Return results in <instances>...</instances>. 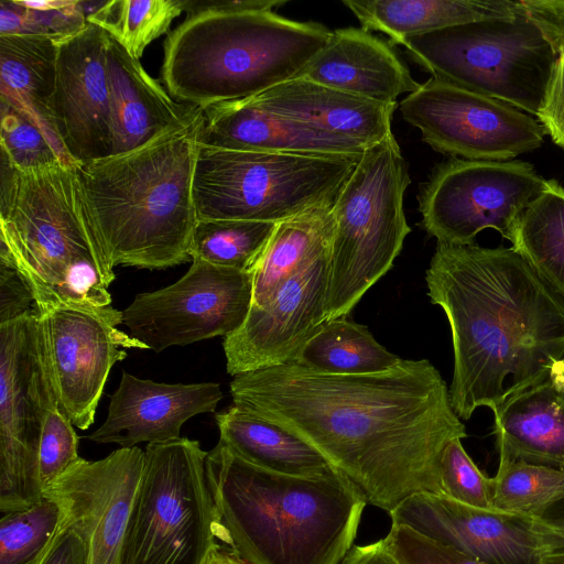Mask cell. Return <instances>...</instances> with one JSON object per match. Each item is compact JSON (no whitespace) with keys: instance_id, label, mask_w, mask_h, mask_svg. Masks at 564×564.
Here are the masks:
<instances>
[{"instance_id":"1","label":"cell","mask_w":564,"mask_h":564,"mask_svg":"<svg viewBox=\"0 0 564 564\" xmlns=\"http://www.w3.org/2000/svg\"><path fill=\"white\" fill-rule=\"evenodd\" d=\"M230 394L236 406L313 446L388 513L413 495H444L442 454L467 436L427 359L354 376L289 362L235 376Z\"/></svg>"},{"instance_id":"2","label":"cell","mask_w":564,"mask_h":564,"mask_svg":"<svg viewBox=\"0 0 564 564\" xmlns=\"http://www.w3.org/2000/svg\"><path fill=\"white\" fill-rule=\"evenodd\" d=\"M425 281L451 327L459 419L495 411L564 360V296L512 247L437 243Z\"/></svg>"},{"instance_id":"3","label":"cell","mask_w":564,"mask_h":564,"mask_svg":"<svg viewBox=\"0 0 564 564\" xmlns=\"http://www.w3.org/2000/svg\"><path fill=\"white\" fill-rule=\"evenodd\" d=\"M206 477L220 541L249 564H339L368 505L337 469L312 477L259 468L221 442Z\"/></svg>"},{"instance_id":"4","label":"cell","mask_w":564,"mask_h":564,"mask_svg":"<svg viewBox=\"0 0 564 564\" xmlns=\"http://www.w3.org/2000/svg\"><path fill=\"white\" fill-rule=\"evenodd\" d=\"M203 120L199 109L137 149L76 166L90 223L113 269L192 261L193 178Z\"/></svg>"},{"instance_id":"5","label":"cell","mask_w":564,"mask_h":564,"mask_svg":"<svg viewBox=\"0 0 564 564\" xmlns=\"http://www.w3.org/2000/svg\"><path fill=\"white\" fill-rule=\"evenodd\" d=\"M0 262L22 275L37 314L111 304L116 274L90 223L76 166L18 170L0 193Z\"/></svg>"},{"instance_id":"6","label":"cell","mask_w":564,"mask_h":564,"mask_svg":"<svg viewBox=\"0 0 564 564\" xmlns=\"http://www.w3.org/2000/svg\"><path fill=\"white\" fill-rule=\"evenodd\" d=\"M333 31L273 11L187 17L164 42L161 77L172 98L202 109L297 78Z\"/></svg>"},{"instance_id":"7","label":"cell","mask_w":564,"mask_h":564,"mask_svg":"<svg viewBox=\"0 0 564 564\" xmlns=\"http://www.w3.org/2000/svg\"><path fill=\"white\" fill-rule=\"evenodd\" d=\"M411 183L394 135L365 151L335 202L327 321L349 315L393 265L411 232L403 197Z\"/></svg>"},{"instance_id":"8","label":"cell","mask_w":564,"mask_h":564,"mask_svg":"<svg viewBox=\"0 0 564 564\" xmlns=\"http://www.w3.org/2000/svg\"><path fill=\"white\" fill-rule=\"evenodd\" d=\"M358 161L199 143L193 178L196 218L280 223L333 204Z\"/></svg>"},{"instance_id":"9","label":"cell","mask_w":564,"mask_h":564,"mask_svg":"<svg viewBox=\"0 0 564 564\" xmlns=\"http://www.w3.org/2000/svg\"><path fill=\"white\" fill-rule=\"evenodd\" d=\"M206 456L188 437L147 445L121 564H206L220 546Z\"/></svg>"},{"instance_id":"10","label":"cell","mask_w":564,"mask_h":564,"mask_svg":"<svg viewBox=\"0 0 564 564\" xmlns=\"http://www.w3.org/2000/svg\"><path fill=\"white\" fill-rule=\"evenodd\" d=\"M402 45L432 77L492 97L533 117L557 58L523 8L513 19L454 25L414 35Z\"/></svg>"},{"instance_id":"11","label":"cell","mask_w":564,"mask_h":564,"mask_svg":"<svg viewBox=\"0 0 564 564\" xmlns=\"http://www.w3.org/2000/svg\"><path fill=\"white\" fill-rule=\"evenodd\" d=\"M54 391L35 308L0 325V511L43 497L39 451L47 401Z\"/></svg>"},{"instance_id":"12","label":"cell","mask_w":564,"mask_h":564,"mask_svg":"<svg viewBox=\"0 0 564 564\" xmlns=\"http://www.w3.org/2000/svg\"><path fill=\"white\" fill-rule=\"evenodd\" d=\"M546 182L523 161L451 159L438 164L421 188V226L443 245H471L488 228L509 239Z\"/></svg>"},{"instance_id":"13","label":"cell","mask_w":564,"mask_h":564,"mask_svg":"<svg viewBox=\"0 0 564 564\" xmlns=\"http://www.w3.org/2000/svg\"><path fill=\"white\" fill-rule=\"evenodd\" d=\"M399 108L434 151L466 160L508 161L540 148L546 134L533 116L435 77Z\"/></svg>"},{"instance_id":"14","label":"cell","mask_w":564,"mask_h":564,"mask_svg":"<svg viewBox=\"0 0 564 564\" xmlns=\"http://www.w3.org/2000/svg\"><path fill=\"white\" fill-rule=\"evenodd\" d=\"M252 301V273L195 259L163 289L137 294L122 311L130 335L155 352L235 333Z\"/></svg>"},{"instance_id":"15","label":"cell","mask_w":564,"mask_h":564,"mask_svg":"<svg viewBox=\"0 0 564 564\" xmlns=\"http://www.w3.org/2000/svg\"><path fill=\"white\" fill-rule=\"evenodd\" d=\"M122 311L58 307L39 314L44 355L59 404L79 430L95 422L96 410L112 366L127 348L148 349L117 328Z\"/></svg>"},{"instance_id":"16","label":"cell","mask_w":564,"mask_h":564,"mask_svg":"<svg viewBox=\"0 0 564 564\" xmlns=\"http://www.w3.org/2000/svg\"><path fill=\"white\" fill-rule=\"evenodd\" d=\"M392 523L451 545L487 564H543L564 549V527L460 503L443 494H416L389 513Z\"/></svg>"},{"instance_id":"17","label":"cell","mask_w":564,"mask_h":564,"mask_svg":"<svg viewBox=\"0 0 564 564\" xmlns=\"http://www.w3.org/2000/svg\"><path fill=\"white\" fill-rule=\"evenodd\" d=\"M330 249L296 272L261 307L224 337L231 376L292 362L303 345L327 322Z\"/></svg>"},{"instance_id":"18","label":"cell","mask_w":564,"mask_h":564,"mask_svg":"<svg viewBox=\"0 0 564 564\" xmlns=\"http://www.w3.org/2000/svg\"><path fill=\"white\" fill-rule=\"evenodd\" d=\"M144 451L134 446L98 460L80 458L43 495L86 541L89 564H121L127 524L139 486Z\"/></svg>"},{"instance_id":"19","label":"cell","mask_w":564,"mask_h":564,"mask_svg":"<svg viewBox=\"0 0 564 564\" xmlns=\"http://www.w3.org/2000/svg\"><path fill=\"white\" fill-rule=\"evenodd\" d=\"M56 44V84L51 112L62 149L76 166L109 156L108 34L88 23Z\"/></svg>"},{"instance_id":"20","label":"cell","mask_w":564,"mask_h":564,"mask_svg":"<svg viewBox=\"0 0 564 564\" xmlns=\"http://www.w3.org/2000/svg\"><path fill=\"white\" fill-rule=\"evenodd\" d=\"M221 398L216 382H155L122 370L118 389L110 395L106 420L86 438L122 448L177 440L187 420L214 412Z\"/></svg>"},{"instance_id":"21","label":"cell","mask_w":564,"mask_h":564,"mask_svg":"<svg viewBox=\"0 0 564 564\" xmlns=\"http://www.w3.org/2000/svg\"><path fill=\"white\" fill-rule=\"evenodd\" d=\"M200 144L243 151L360 160L367 147L269 112L248 98L203 109Z\"/></svg>"},{"instance_id":"22","label":"cell","mask_w":564,"mask_h":564,"mask_svg":"<svg viewBox=\"0 0 564 564\" xmlns=\"http://www.w3.org/2000/svg\"><path fill=\"white\" fill-rule=\"evenodd\" d=\"M299 77L382 104L420 86L388 43L356 28L333 31Z\"/></svg>"},{"instance_id":"23","label":"cell","mask_w":564,"mask_h":564,"mask_svg":"<svg viewBox=\"0 0 564 564\" xmlns=\"http://www.w3.org/2000/svg\"><path fill=\"white\" fill-rule=\"evenodd\" d=\"M248 99L269 112L367 148L393 134L397 104L369 100L301 77Z\"/></svg>"},{"instance_id":"24","label":"cell","mask_w":564,"mask_h":564,"mask_svg":"<svg viewBox=\"0 0 564 564\" xmlns=\"http://www.w3.org/2000/svg\"><path fill=\"white\" fill-rule=\"evenodd\" d=\"M111 155L137 149L184 123L199 109L174 100L139 59L108 35Z\"/></svg>"},{"instance_id":"25","label":"cell","mask_w":564,"mask_h":564,"mask_svg":"<svg viewBox=\"0 0 564 564\" xmlns=\"http://www.w3.org/2000/svg\"><path fill=\"white\" fill-rule=\"evenodd\" d=\"M494 412L499 458L564 469V387L549 378Z\"/></svg>"},{"instance_id":"26","label":"cell","mask_w":564,"mask_h":564,"mask_svg":"<svg viewBox=\"0 0 564 564\" xmlns=\"http://www.w3.org/2000/svg\"><path fill=\"white\" fill-rule=\"evenodd\" d=\"M365 31H378L392 44L445 28L513 19L522 8L511 0H344Z\"/></svg>"},{"instance_id":"27","label":"cell","mask_w":564,"mask_h":564,"mask_svg":"<svg viewBox=\"0 0 564 564\" xmlns=\"http://www.w3.org/2000/svg\"><path fill=\"white\" fill-rule=\"evenodd\" d=\"M57 44L36 35L0 36V97L26 112L50 139L64 161L65 154L52 120L56 84Z\"/></svg>"},{"instance_id":"28","label":"cell","mask_w":564,"mask_h":564,"mask_svg":"<svg viewBox=\"0 0 564 564\" xmlns=\"http://www.w3.org/2000/svg\"><path fill=\"white\" fill-rule=\"evenodd\" d=\"M219 442L246 462L268 471L312 477L334 467L308 443L235 404L215 416Z\"/></svg>"},{"instance_id":"29","label":"cell","mask_w":564,"mask_h":564,"mask_svg":"<svg viewBox=\"0 0 564 564\" xmlns=\"http://www.w3.org/2000/svg\"><path fill=\"white\" fill-rule=\"evenodd\" d=\"M333 204L282 220L252 271V307L265 305L306 264L332 248Z\"/></svg>"},{"instance_id":"30","label":"cell","mask_w":564,"mask_h":564,"mask_svg":"<svg viewBox=\"0 0 564 564\" xmlns=\"http://www.w3.org/2000/svg\"><path fill=\"white\" fill-rule=\"evenodd\" d=\"M401 360L380 345L365 325L344 317L324 323L292 362L321 373L354 376L387 371Z\"/></svg>"},{"instance_id":"31","label":"cell","mask_w":564,"mask_h":564,"mask_svg":"<svg viewBox=\"0 0 564 564\" xmlns=\"http://www.w3.org/2000/svg\"><path fill=\"white\" fill-rule=\"evenodd\" d=\"M564 296V187H546L522 212L508 239Z\"/></svg>"},{"instance_id":"32","label":"cell","mask_w":564,"mask_h":564,"mask_svg":"<svg viewBox=\"0 0 564 564\" xmlns=\"http://www.w3.org/2000/svg\"><path fill=\"white\" fill-rule=\"evenodd\" d=\"M276 224L238 219L197 220L189 249L192 261L198 259L252 273Z\"/></svg>"},{"instance_id":"33","label":"cell","mask_w":564,"mask_h":564,"mask_svg":"<svg viewBox=\"0 0 564 564\" xmlns=\"http://www.w3.org/2000/svg\"><path fill=\"white\" fill-rule=\"evenodd\" d=\"M564 499V469L499 458L491 477V502L496 510L545 518Z\"/></svg>"},{"instance_id":"34","label":"cell","mask_w":564,"mask_h":564,"mask_svg":"<svg viewBox=\"0 0 564 564\" xmlns=\"http://www.w3.org/2000/svg\"><path fill=\"white\" fill-rule=\"evenodd\" d=\"M184 11V0H112L87 17L140 59L147 46L165 34L172 21Z\"/></svg>"},{"instance_id":"35","label":"cell","mask_w":564,"mask_h":564,"mask_svg":"<svg viewBox=\"0 0 564 564\" xmlns=\"http://www.w3.org/2000/svg\"><path fill=\"white\" fill-rule=\"evenodd\" d=\"M2 514L0 564H36L63 517L58 502L46 495L26 508Z\"/></svg>"},{"instance_id":"36","label":"cell","mask_w":564,"mask_h":564,"mask_svg":"<svg viewBox=\"0 0 564 564\" xmlns=\"http://www.w3.org/2000/svg\"><path fill=\"white\" fill-rule=\"evenodd\" d=\"M0 155L23 171L57 162L67 164L36 122L0 97ZM69 165V164H68Z\"/></svg>"},{"instance_id":"37","label":"cell","mask_w":564,"mask_h":564,"mask_svg":"<svg viewBox=\"0 0 564 564\" xmlns=\"http://www.w3.org/2000/svg\"><path fill=\"white\" fill-rule=\"evenodd\" d=\"M80 458L78 436L54 389L47 401L40 440L39 479L43 492Z\"/></svg>"},{"instance_id":"38","label":"cell","mask_w":564,"mask_h":564,"mask_svg":"<svg viewBox=\"0 0 564 564\" xmlns=\"http://www.w3.org/2000/svg\"><path fill=\"white\" fill-rule=\"evenodd\" d=\"M443 492L460 503L494 509L491 502V477H487L465 451L462 440L451 441L441 459Z\"/></svg>"},{"instance_id":"39","label":"cell","mask_w":564,"mask_h":564,"mask_svg":"<svg viewBox=\"0 0 564 564\" xmlns=\"http://www.w3.org/2000/svg\"><path fill=\"white\" fill-rule=\"evenodd\" d=\"M22 13L19 35H36L54 42L67 39L88 24L82 1H20Z\"/></svg>"},{"instance_id":"40","label":"cell","mask_w":564,"mask_h":564,"mask_svg":"<svg viewBox=\"0 0 564 564\" xmlns=\"http://www.w3.org/2000/svg\"><path fill=\"white\" fill-rule=\"evenodd\" d=\"M381 540L399 564H487L403 524L392 523Z\"/></svg>"},{"instance_id":"41","label":"cell","mask_w":564,"mask_h":564,"mask_svg":"<svg viewBox=\"0 0 564 564\" xmlns=\"http://www.w3.org/2000/svg\"><path fill=\"white\" fill-rule=\"evenodd\" d=\"M536 118L553 142L564 149V50L557 55Z\"/></svg>"},{"instance_id":"42","label":"cell","mask_w":564,"mask_h":564,"mask_svg":"<svg viewBox=\"0 0 564 564\" xmlns=\"http://www.w3.org/2000/svg\"><path fill=\"white\" fill-rule=\"evenodd\" d=\"M34 306L33 294L22 275L12 265L0 262V325L25 315Z\"/></svg>"},{"instance_id":"43","label":"cell","mask_w":564,"mask_h":564,"mask_svg":"<svg viewBox=\"0 0 564 564\" xmlns=\"http://www.w3.org/2000/svg\"><path fill=\"white\" fill-rule=\"evenodd\" d=\"M520 3L558 55L564 50V0H520Z\"/></svg>"},{"instance_id":"44","label":"cell","mask_w":564,"mask_h":564,"mask_svg":"<svg viewBox=\"0 0 564 564\" xmlns=\"http://www.w3.org/2000/svg\"><path fill=\"white\" fill-rule=\"evenodd\" d=\"M36 564H89L86 541L62 517L53 540Z\"/></svg>"},{"instance_id":"45","label":"cell","mask_w":564,"mask_h":564,"mask_svg":"<svg viewBox=\"0 0 564 564\" xmlns=\"http://www.w3.org/2000/svg\"><path fill=\"white\" fill-rule=\"evenodd\" d=\"M283 0H184L187 17L205 12L272 11L285 4Z\"/></svg>"},{"instance_id":"46","label":"cell","mask_w":564,"mask_h":564,"mask_svg":"<svg viewBox=\"0 0 564 564\" xmlns=\"http://www.w3.org/2000/svg\"><path fill=\"white\" fill-rule=\"evenodd\" d=\"M339 564H399L384 549L382 540L367 545H352Z\"/></svg>"},{"instance_id":"47","label":"cell","mask_w":564,"mask_h":564,"mask_svg":"<svg viewBox=\"0 0 564 564\" xmlns=\"http://www.w3.org/2000/svg\"><path fill=\"white\" fill-rule=\"evenodd\" d=\"M206 564H249L228 549L218 546L214 550Z\"/></svg>"},{"instance_id":"48","label":"cell","mask_w":564,"mask_h":564,"mask_svg":"<svg viewBox=\"0 0 564 564\" xmlns=\"http://www.w3.org/2000/svg\"><path fill=\"white\" fill-rule=\"evenodd\" d=\"M545 518L564 527V499L555 505Z\"/></svg>"},{"instance_id":"49","label":"cell","mask_w":564,"mask_h":564,"mask_svg":"<svg viewBox=\"0 0 564 564\" xmlns=\"http://www.w3.org/2000/svg\"><path fill=\"white\" fill-rule=\"evenodd\" d=\"M543 564H564V549L551 554Z\"/></svg>"}]
</instances>
